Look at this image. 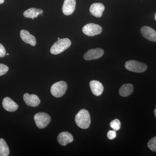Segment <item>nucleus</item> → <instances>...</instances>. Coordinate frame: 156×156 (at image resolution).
I'll list each match as a JSON object with an SVG mask.
<instances>
[{"label":"nucleus","mask_w":156,"mask_h":156,"mask_svg":"<svg viewBox=\"0 0 156 156\" xmlns=\"http://www.w3.org/2000/svg\"><path fill=\"white\" fill-rule=\"evenodd\" d=\"M67 84L63 81L57 82L52 85L51 88V94L54 97H61L65 94L67 89Z\"/></svg>","instance_id":"nucleus-5"},{"label":"nucleus","mask_w":156,"mask_h":156,"mask_svg":"<svg viewBox=\"0 0 156 156\" xmlns=\"http://www.w3.org/2000/svg\"><path fill=\"white\" fill-rule=\"evenodd\" d=\"M57 39H58V40H59V39H60V38L58 37V38H57Z\"/></svg>","instance_id":"nucleus-28"},{"label":"nucleus","mask_w":156,"mask_h":156,"mask_svg":"<svg viewBox=\"0 0 156 156\" xmlns=\"http://www.w3.org/2000/svg\"><path fill=\"white\" fill-rule=\"evenodd\" d=\"M125 67L130 71L137 73L144 72L147 68V66L144 63L133 60L126 62Z\"/></svg>","instance_id":"nucleus-3"},{"label":"nucleus","mask_w":156,"mask_h":156,"mask_svg":"<svg viewBox=\"0 0 156 156\" xmlns=\"http://www.w3.org/2000/svg\"><path fill=\"white\" fill-rule=\"evenodd\" d=\"M102 28L100 25L94 23H90L84 26L83 31L86 35L93 37L102 32Z\"/></svg>","instance_id":"nucleus-6"},{"label":"nucleus","mask_w":156,"mask_h":156,"mask_svg":"<svg viewBox=\"0 0 156 156\" xmlns=\"http://www.w3.org/2000/svg\"><path fill=\"white\" fill-rule=\"evenodd\" d=\"M140 33L145 39L151 41L156 42V32L153 29L144 26L140 29Z\"/></svg>","instance_id":"nucleus-9"},{"label":"nucleus","mask_w":156,"mask_h":156,"mask_svg":"<svg viewBox=\"0 0 156 156\" xmlns=\"http://www.w3.org/2000/svg\"><path fill=\"white\" fill-rule=\"evenodd\" d=\"M9 68L4 64L0 63V76L4 75L8 72Z\"/></svg>","instance_id":"nucleus-21"},{"label":"nucleus","mask_w":156,"mask_h":156,"mask_svg":"<svg viewBox=\"0 0 156 156\" xmlns=\"http://www.w3.org/2000/svg\"><path fill=\"white\" fill-rule=\"evenodd\" d=\"M89 85L91 91L94 95L100 96L102 94L103 92L104 87L100 82L96 80H92L90 81Z\"/></svg>","instance_id":"nucleus-15"},{"label":"nucleus","mask_w":156,"mask_h":156,"mask_svg":"<svg viewBox=\"0 0 156 156\" xmlns=\"http://www.w3.org/2000/svg\"><path fill=\"white\" fill-rule=\"evenodd\" d=\"M155 18L156 20V14H155Z\"/></svg>","instance_id":"nucleus-26"},{"label":"nucleus","mask_w":156,"mask_h":156,"mask_svg":"<svg viewBox=\"0 0 156 156\" xmlns=\"http://www.w3.org/2000/svg\"><path fill=\"white\" fill-rule=\"evenodd\" d=\"M105 9V6L102 3H95L91 5L89 11L92 15L99 18L102 16Z\"/></svg>","instance_id":"nucleus-10"},{"label":"nucleus","mask_w":156,"mask_h":156,"mask_svg":"<svg viewBox=\"0 0 156 156\" xmlns=\"http://www.w3.org/2000/svg\"><path fill=\"white\" fill-rule=\"evenodd\" d=\"M147 146L151 150L156 152V136L149 140L147 144Z\"/></svg>","instance_id":"nucleus-20"},{"label":"nucleus","mask_w":156,"mask_h":156,"mask_svg":"<svg viewBox=\"0 0 156 156\" xmlns=\"http://www.w3.org/2000/svg\"><path fill=\"white\" fill-rule=\"evenodd\" d=\"M20 36L23 41L27 44H30L32 46L36 45V40L35 37L27 30H22L20 32Z\"/></svg>","instance_id":"nucleus-13"},{"label":"nucleus","mask_w":156,"mask_h":156,"mask_svg":"<svg viewBox=\"0 0 156 156\" xmlns=\"http://www.w3.org/2000/svg\"><path fill=\"white\" fill-rule=\"evenodd\" d=\"M134 87L131 84H125L121 87L119 91L120 95L122 97H127L133 93Z\"/></svg>","instance_id":"nucleus-17"},{"label":"nucleus","mask_w":156,"mask_h":156,"mask_svg":"<svg viewBox=\"0 0 156 156\" xmlns=\"http://www.w3.org/2000/svg\"><path fill=\"white\" fill-rule=\"evenodd\" d=\"M57 140L59 144L65 146L73 141V137L69 132L64 131L58 134Z\"/></svg>","instance_id":"nucleus-12"},{"label":"nucleus","mask_w":156,"mask_h":156,"mask_svg":"<svg viewBox=\"0 0 156 156\" xmlns=\"http://www.w3.org/2000/svg\"><path fill=\"white\" fill-rule=\"evenodd\" d=\"M43 11L42 9H37L36 8H30L26 10L23 13V16L27 18H32L34 20L40 14H43Z\"/></svg>","instance_id":"nucleus-16"},{"label":"nucleus","mask_w":156,"mask_h":156,"mask_svg":"<svg viewBox=\"0 0 156 156\" xmlns=\"http://www.w3.org/2000/svg\"><path fill=\"white\" fill-rule=\"evenodd\" d=\"M75 122L78 127L82 129L89 128L91 124L90 114L87 110L81 109L75 117Z\"/></svg>","instance_id":"nucleus-1"},{"label":"nucleus","mask_w":156,"mask_h":156,"mask_svg":"<svg viewBox=\"0 0 156 156\" xmlns=\"http://www.w3.org/2000/svg\"><path fill=\"white\" fill-rule=\"evenodd\" d=\"M154 113L155 115V117H156V108L154 110Z\"/></svg>","instance_id":"nucleus-25"},{"label":"nucleus","mask_w":156,"mask_h":156,"mask_svg":"<svg viewBox=\"0 0 156 156\" xmlns=\"http://www.w3.org/2000/svg\"><path fill=\"white\" fill-rule=\"evenodd\" d=\"M6 54H7V56H9V53H7Z\"/></svg>","instance_id":"nucleus-27"},{"label":"nucleus","mask_w":156,"mask_h":156,"mask_svg":"<svg viewBox=\"0 0 156 156\" xmlns=\"http://www.w3.org/2000/svg\"><path fill=\"white\" fill-rule=\"evenodd\" d=\"M3 108L9 112L16 111L18 108V105L11 98L7 97L5 98L2 101Z\"/></svg>","instance_id":"nucleus-14"},{"label":"nucleus","mask_w":156,"mask_h":156,"mask_svg":"<svg viewBox=\"0 0 156 156\" xmlns=\"http://www.w3.org/2000/svg\"><path fill=\"white\" fill-rule=\"evenodd\" d=\"M116 133L115 131H109L108 132L107 136L109 139L113 140L116 137Z\"/></svg>","instance_id":"nucleus-22"},{"label":"nucleus","mask_w":156,"mask_h":156,"mask_svg":"<svg viewBox=\"0 0 156 156\" xmlns=\"http://www.w3.org/2000/svg\"><path fill=\"white\" fill-rule=\"evenodd\" d=\"M5 2V0H0V4H3Z\"/></svg>","instance_id":"nucleus-24"},{"label":"nucleus","mask_w":156,"mask_h":156,"mask_svg":"<svg viewBox=\"0 0 156 156\" xmlns=\"http://www.w3.org/2000/svg\"><path fill=\"white\" fill-rule=\"evenodd\" d=\"M110 126L115 131H118L121 128V122L119 119H116L111 122L110 123Z\"/></svg>","instance_id":"nucleus-19"},{"label":"nucleus","mask_w":156,"mask_h":156,"mask_svg":"<svg viewBox=\"0 0 156 156\" xmlns=\"http://www.w3.org/2000/svg\"><path fill=\"white\" fill-rule=\"evenodd\" d=\"M104 53V51L101 48L90 49L84 54V58L88 61L98 59L103 56Z\"/></svg>","instance_id":"nucleus-7"},{"label":"nucleus","mask_w":156,"mask_h":156,"mask_svg":"<svg viewBox=\"0 0 156 156\" xmlns=\"http://www.w3.org/2000/svg\"><path fill=\"white\" fill-rule=\"evenodd\" d=\"M23 100L28 106L37 107L41 103V100L37 95L32 94L29 95L28 93H25L23 95Z\"/></svg>","instance_id":"nucleus-8"},{"label":"nucleus","mask_w":156,"mask_h":156,"mask_svg":"<svg viewBox=\"0 0 156 156\" xmlns=\"http://www.w3.org/2000/svg\"><path fill=\"white\" fill-rule=\"evenodd\" d=\"M6 54L5 49L2 44H0V57H5Z\"/></svg>","instance_id":"nucleus-23"},{"label":"nucleus","mask_w":156,"mask_h":156,"mask_svg":"<svg viewBox=\"0 0 156 156\" xmlns=\"http://www.w3.org/2000/svg\"><path fill=\"white\" fill-rule=\"evenodd\" d=\"M71 45V42L68 38L59 39L53 44L50 49V53L54 55L60 54L66 50Z\"/></svg>","instance_id":"nucleus-2"},{"label":"nucleus","mask_w":156,"mask_h":156,"mask_svg":"<svg viewBox=\"0 0 156 156\" xmlns=\"http://www.w3.org/2000/svg\"><path fill=\"white\" fill-rule=\"evenodd\" d=\"M10 153L9 148L5 140L0 138V156H8Z\"/></svg>","instance_id":"nucleus-18"},{"label":"nucleus","mask_w":156,"mask_h":156,"mask_svg":"<svg viewBox=\"0 0 156 156\" xmlns=\"http://www.w3.org/2000/svg\"><path fill=\"white\" fill-rule=\"evenodd\" d=\"M76 0H64L62 10L66 15H70L73 13L76 9Z\"/></svg>","instance_id":"nucleus-11"},{"label":"nucleus","mask_w":156,"mask_h":156,"mask_svg":"<svg viewBox=\"0 0 156 156\" xmlns=\"http://www.w3.org/2000/svg\"><path fill=\"white\" fill-rule=\"evenodd\" d=\"M34 119L37 127L40 129L46 128L51 121V117L45 112H39L34 116Z\"/></svg>","instance_id":"nucleus-4"}]
</instances>
